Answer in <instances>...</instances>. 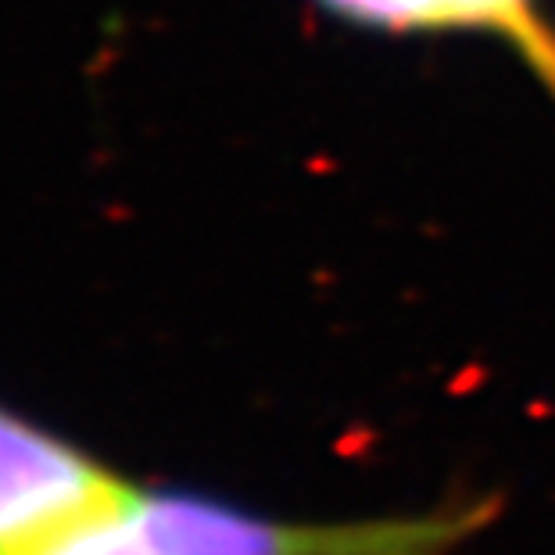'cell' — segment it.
Masks as SVG:
<instances>
[{
    "label": "cell",
    "instance_id": "obj_1",
    "mask_svg": "<svg viewBox=\"0 0 555 555\" xmlns=\"http://www.w3.org/2000/svg\"><path fill=\"white\" fill-rule=\"evenodd\" d=\"M495 505L369 520H276L222 498L119 477L108 495L22 555H459Z\"/></svg>",
    "mask_w": 555,
    "mask_h": 555
},
{
    "label": "cell",
    "instance_id": "obj_3",
    "mask_svg": "<svg viewBox=\"0 0 555 555\" xmlns=\"http://www.w3.org/2000/svg\"><path fill=\"white\" fill-rule=\"evenodd\" d=\"M330 15L387 33H491L509 40L555 94V33L538 0H316Z\"/></svg>",
    "mask_w": 555,
    "mask_h": 555
},
{
    "label": "cell",
    "instance_id": "obj_2",
    "mask_svg": "<svg viewBox=\"0 0 555 555\" xmlns=\"http://www.w3.org/2000/svg\"><path fill=\"white\" fill-rule=\"evenodd\" d=\"M115 484L86 448L0 402V555H22Z\"/></svg>",
    "mask_w": 555,
    "mask_h": 555
}]
</instances>
